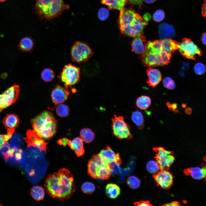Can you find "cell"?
Listing matches in <instances>:
<instances>
[{"mask_svg":"<svg viewBox=\"0 0 206 206\" xmlns=\"http://www.w3.org/2000/svg\"><path fill=\"white\" fill-rule=\"evenodd\" d=\"M24 140L27 144L28 148L32 147L37 148L40 152L44 151L46 152L48 142H45L33 130H28Z\"/></svg>","mask_w":206,"mask_h":206,"instance_id":"obj_13","label":"cell"},{"mask_svg":"<svg viewBox=\"0 0 206 206\" xmlns=\"http://www.w3.org/2000/svg\"><path fill=\"white\" fill-rule=\"evenodd\" d=\"M56 112L59 116L64 117L69 115V109L67 105L61 103L58 104L56 108Z\"/></svg>","mask_w":206,"mask_h":206,"instance_id":"obj_31","label":"cell"},{"mask_svg":"<svg viewBox=\"0 0 206 206\" xmlns=\"http://www.w3.org/2000/svg\"><path fill=\"white\" fill-rule=\"evenodd\" d=\"M153 177L158 185L165 189H169L173 183V176L168 170H161Z\"/></svg>","mask_w":206,"mask_h":206,"instance_id":"obj_14","label":"cell"},{"mask_svg":"<svg viewBox=\"0 0 206 206\" xmlns=\"http://www.w3.org/2000/svg\"><path fill=\"white\" fill-rule=\"evenodd\" d=\"M206 68L205 65L202 63L198 62L196 64L194 67L195 73L198 75H202L206 71Z\"/></svg>","mask_w":206,"mask_h":206,"instance_id":"obj_36","label":"cell"},{"mask_svg":"<svg viewBox=\"0 0 206 206\" xmlns=\"http://www.w3.org/2000/svg\"><path fill=\"white\" fill-rule=\"evenodd\" d=\"M129 1L133 4L140 6L142 5L143 0H129Z\"/></svg>","mask_w":206,"mask_h":206,"instance_id":"obj_44","label":"cell"},{"mask_svg":"<svg viewBox=\"0 0 206 206\" xmlns=\"http://www.w3.org/2000/svg\"><path fill=\"white\" fill-rule=\"evenodd\" d=\"M146 72L148 77L147 83L149 86L155 87L162 79L160 72L157 69L150 67L147 69Z\"/></svg>","mask_w":206,"mask_h":206,"instance_id":"obj_18","label":"cell"},{"mask_svg":"<svg viewBox=\"0 0 206 206\" xmlns=\"http://www.w3.org/2000/svg\"><path fill=\"white\" fill-rule=\"evenodd\" d=\"M159 33L161 39H171L175 35V31L172 25L163 23L159 26Z\"/></svg>","mask_w":206,"mask_h":206,"instance_id":"obj_19","label":"cell"},{"mask_svg":"<svg viewBox=\"0 0 206 206\" xmlns=\"http://www.w3.org/2000/svg\"><path fill=\"white\" fill-rule=\"evenodd\" d=\"M55 77V74L53 70L51 69H45L41 73V78L46 82H50L52 81Z\"/></svg>","mask_w":206,"mask_h":206,"instance_id":"obj_32","label":"cell"},{"mask_svg":"<svg viewBox=\"0 0 206 206\" xmlns=\"http://www.w3.org/2000/svg\"><path fill=\"white\" fill-rule=\"evenodd\" d=\"M205 180H206V177H205Z\"/></svg>","mask_w":206,"mask_h":206,"instance_id":"obj_52","label":"cell"},{"mask_svg":"<svg viewBox=\"0 0 206 206\" xmlns=\"http://www.w3.org/2000/svg\"><path fill=\"white\" fill-rule=\"evenodd\" d=\"M180 205V203L178 202L173 201L167 204L166 205L169 206H178Z\"/></svg>","mask_w":206,"mask_h":206,"instance_id":"obj_47","label":"cell"},{"mask_svg":"<svg viewBox=\"0 0 206 206\" xmlns=\"http://www.w3.org/2000/svg\"><path fill=\"white\" fill-rule=\"evenodd\" d=\"M2 205L0 204V206H2Z\"/></svg>","mask_w":206,"mask_h":206,"instance_id":"obj_51","label":"cell"},{"mask_svg":"<svg viewBox=\"0 0 206 206\" xmlns=\"http://www.w3.org/2000/svg\"><path fill=\"white\" fill-rule=\"evenodd\" d=\"M71 53L72 60L77 63L88 61L93 54V52L89 45L81 41L74 43L71 48Z\"/></svg>","mask_w":206,"mask_h":206,"instance_id":"obj_6","label":"cell"},{"mask_svg":"<svg viewBox=\"0 0 206 206\" xmlns=\"http://www.w3.org/2000/svg\"><path fill=\"white\" fill-rule=\"evenodd\" d=\"M34 43L31 38L29 37L23 38L20 40L19 47L20 49L25 52H30L33 48Z\"/></svg>","mask_w":206,"mask_h":206,"instance_id":"obj_25","label":"cell"},{"mask_svg":"<svg viewBox=\"0 0 206 206\" xmlns=\"http://www.w3.org/2000/svg\"><path fill=\"white\" fill-rule=\"evenodd\" d=\"M30 195L32 198L36 201L42 200L45 195L44 189L39 186H34L31 189Z\"/></svg>","mask_w":206,"mask_h":206,"instance_id":"obj_26","label":"cell"},{"mask_svg":"<svg viewBox=\"0 0 206 206\" xmlns=\"http://www.w3.org/2000/svg\"><path fill=\"white\" fill-rule=\"evenodd\" d=\"M80 136L83 141L86 143L92 142L94 138V134L93 131L88 128L82 129L80 131Z\"/></svg>","mask_w":206,"mask_h":206,"instance_id":"obj_27","label":"cell"},{"mask_svg":"<svg viewBox=\"0 0 206 206\" xmlns=\"http://www.w3.org/2000/svg\"><path fill=\"white\" fill-rule=\"evenodd\" d=\"M127 0H101V3L107 5L110 9L123 10Z\"/></svg>","mask_w":206,"mask_h":206,"instance_id":"obj_24","label":"cell"},{"mask_svg":"<svg viewBox=\"0 0 206 206\" xmlns=\"http://www.w3.org/2000/svg\"><path fill=\"white\" fill-rule=\"evenodd\" d=\"M19 86L14 85L0 94V112L16 101L19 95Z\"/></svg>","mask_w":206,"mask_h":206,"instance_id":"obj_12","label":"cell"},{"mask_svg":"<svg viewBox=\"0 0 206 206\" xmlns=\"http://www.w3.org/2000/svg\"><path fill=\"white\" fill-rule=\"evenodd\" d=\"M182 107H183V108H185L186 107V104H182Z\"/></svg>","mask_w":206,"mask_h":206,"instance_id":"obj_49","label":"cell"},{"mask_svg":"<svg viewBox=\"0 0 206 206\" xmlns=\"http://www.w3.org/2000/svg\"><path fill=\"white\" fill-rule=\"evenodd\" d=\"M104 161L108 164L115 163L120 165L121 159L119 153H116L109 146L102 150L98 154Z\"/></svg>","mask_w":206,"mask_h":206,"instance_id":"obj_15","label":"cell"},{"mask_svg":"<svg viewBox=\"0 0 206 206\" xmlns=\"http://www.w3.org/2000/svg\"><path fill=\"white\" fill-rule=\"evenodd\" d=\"M14 130L15 129H8L6 134H0V150L4 144L10 139Z\"/></svg>","mask_w":206,"mask_h":206,"instance_id":"obj_35","label":"cell"},{"mask_svg":"<svg viewBox=\"0 0 206 206\" xmlns=\"http://www.w3.org/2000/svg\"><path fill=\"white\" fill-rule=\"evenodd\" d=\"M6 0H0V2H4Z\"/></svg>","mask_w":206,"mask_h":206,"instance_id":"obj_50","label":"cell"},{"mask_svg":"<svg viewBox=\"0 0 206 206\" xmlns=\"http://www.w3.org/2000/svg\"><path fill=\"white\" fill-rule=\"evenodd\" d=\"M201 39L202 43L205 45L206 46V32L203 33L202 34Z\"/></svg>","mask_w":206,"mask_h":206,"instance_id":"obj_45","label":"cell"},{"mask_svg":"<svg viewBox=\"0 0 206 206\" xmlns=\"http://www.w3.org/2000/svg\"><path fill=\"white\" fill-rule=\"evenodd\" d=\"M69 7L63 0H35L34 8L40 18L50 20L60 15Z\"/></svg>","mask_w":206,"mask_h":206,"instance_id":"obj_4","label":"cell"},{"mask_svg":"<svg viewBox=\"0 0 206 206\" xmlns=\"http://www.w3.org/2000/svg\"><path fill=\"white\" fill-rule=\"evenodd\" d=\"M192 112V110L191 108L190 107H188L186 108L185 110V112L187 114H191Z\"/></svg>","mask_w":206,"mask_h":206,"instance_id":"obj_46","label":"cell"},{"mask_svg":"<svg viewBox=\"0 0 206 206\" xmlns=\"http://www.w3.org/2000/svg\"><path fill=\"white\" fill-rule=\"evenodd\" d=\"M126 183L128 186L132 189L138 188L140 184V179L134 175L128 177L126 180Z\"/></svg>","mask_w":206,"mask_h":206,"instance_id":"obj_33","label":"cell"},{"mask_svg":"<svg viewBox=\"0 0 206 206\" xmlns=\"http://www.w3.org/2000/svg\"><path fill=\"white\" fill-rule=\"evenodd\" d=\"M178 49L179 52L184 57L191 60H195L197 56L203 54L201 49L191 39H183L178 42Z\"/></svg>","mask_w":206,"mask_h":206,"instance_id":"obj_9","label":"cell"},{"mask_svg":"<svg viewBox=\"0 0 206 206\" xmlns=\"http://www.w3.org/2000/svg\"><path fill=\"white\" fill-rule=\"evenodd\" d=\"M166 105L170 110L174 111L175 112H178V110L177 109V104L176 103L171 104L170 102H168L167 103Z\"/></svg>","mask_w":206,"mask_h":206,"instance_id":"obj_40","label":"cell"},{"mask_svg":"<svg viewBox=\"0 0 206 206\" xmlns=\"http://www.w3.org/2000/svg\"><path fill=\"white\" fill-rule=\"evenodd\" d=\"M151 104L150 98L146 96H142L137 99L136 104L140 109L144 110L148 108Z\"/></svg>","mask_w":206,"mask_h":206,"instance_id":"obj_28","label":"cell"},{"mask_svg":"<svg viewBox=\"0 0 206 206\" xmlns=\"http://www.w3.org/2000/svg\"><path fill=\"white\" fill-rule=\"evenodd\" d=\"M147 171L150 173L155 174L161 170L160 166L156 161L150 160L148 161L146 165Z\"/></svg>","mask_w":206,"mask_h":206,"instance_id":"obj_30","label":"cell"},{"mask_svg":"<svg viewBox=\"0 0 206 206\" xmlns=\"http://www.w3.org/2000/svg\"><path fill=\"white\" fill-rule=\"evenodd\" d=\"M132 119L133 122L140 129L144 127V119L141 112L138 111L133 112L132 115Z\"/></svg>","mask_w":206,"mask_h":206,"instance_id":"obj_29","label":"cell"},{"mask_svg":"<svg viewBox=\"0 0 206 206\" xmlns=\"http://www.w3.org/2000/svg\"><path fill=\"white\" fill-rule=\"evenodd\" d=\"M80 68L71 64L64 66L60 75V79L66 89L77 83L80 81Z\"/></svg>","mask_w":206,"mask_h":206,"instance_id":"obj_10","label":"cell"},{"mask_svg":"<svg viewBox=\"0 0 206 206\" xmlns=\"http://www.w3.org/2000/svg\"><path fill=\"white\" fill-rule=\"evenodd\" d=\"M163 85L164 87L169 89H174L175 86L174 81L169 77L165 78L163 80Z\"/></svg>","mask_w":206,"mask_h":206,"instance_id":"obj_38","label":"cell"},{"mask_svg":"<svg viewBox=\"0 0 206 206\" xmlns=\"http://www.w3.org/2000/svg\"><path fill=\"white\" fill-rule=\"evenodd\" d=\"M153 150L156 153V160L161 170H168L175 160L173 152L166 150L162 147L154 148Z\"/></svg>","mask_w":206,"mask_h":206,"instance_id":"obj_11","label":"cell"},{"mask_svg":"<svg viewBox=\"0 0 206 206\" xmlns=\"http://www.w3.org/2000/svg\"><path fill=\"white\" fill-rule=\"evenodd\" d=\"M83 142L81 138L79 137H76L72 140H69L68 145L78 157L82 156L84 153Z\"/></svg>","mask_w":206,"mask_h":206,"instance_id":"obj_21","label":"cell"},{"mask_svg":"<svg viewBox=\"0 0 206 206\" xmlns=\"http://www.w3.org/2000/svg\"><path fill=\"white\" fill-rule=\"evenodd\" d=\"M81 189L83 193L87 194H91L95 191V187L93 183L86 182L82 184Z\"/></svg>","mask_w":206,"mask_h":206,"instance_id":"obj_34","label":"cell"},{"mask_svg":"<svg viewBox=\"0 0 206 206\" xmlns=\"http://www.w3.org/2000/svg\"><path fill=\"white\" fill-rule=\"evenodd\" d=\"M165 13L164 11L161 9L158 10L153 14V19L157 22L162 21L165 18Z\"/></svg>","mask_w":206,"mask_h":206,"instance_id":"obj_37","label":"cell"},{"mask_svg":"<svg viewBox=\"0 0 206 206\" xmlns=\"http://www.w3.org/2000/svg\"><path fill=\"white\" fill-rule=\"evenodd\" d=\"M112 119V129L113 135L119 139H130L132 138V135L130 131V126L124 120L122 116L114 115Z\"/></svg>","mask_w":206,"mask_h":206,"instance_id":"obj_7","label":"cell"},{"mask_svg":"<svg viewBox=\"0 0 206 206\" xmlns=\"http://www.w3.org/2000/svg\"><path fill=\"white\" fill-rule=\"evenodd\" d=\"M135 205L137 206H150L151 205L150 203L148 201H140L139 202L135 203Z\"/></svg>","mask_w":206,"mask_h":206,"instance_id":"obj_43","label":"cell"},{"mask_svg":"<svg viewBox=\"0 0 206 206\" xmlns=\"http://www.w3.org/2000/svg\"><path fill=\"white\" fill-rule=\"evenodd\" d=\"M178 42L171 39L149 41L145 44L142 54V61L147 66H165L169 64L172 54L178 49Z\"/></svg>","mask_w":206,"mask_h":206,"instance_id":"obj_1","label":"cell"},{"mask_svg":"<svg viewBox=\"0 0 206 206\" xmlns=\"http://www.w3.org/2000/svg\"><path fill=\"white\" fill-rule=\"evenodd\" d=\"M204 163L201 167H196L187 168L184 170L185 174L192 177L193 178L200 180L206 176V156L203 158Z\"/></svg>","mask_w":206,"mask_h":206,"instance_id":"obj_17","label":"cell"},{"mask_svg":"<svg viewBox=\"0 0 206 206\" xmlns=\"http://www.w3.org/2000/svg\"><path fill=\"white\" fill-rule=\"evenodd\" d=\"M3 123L7 130L15 129L19 122L18 116L14 114L7 115L3 120Z\"/></svg>","mask_w":206,"mask_h":206,"instance_id":"obj_22","label":"cell"},{"mask_svg":"<svg viewBox=\"0 0 206 206\" xmlns=\"http://www.w3.org/2000/svg\"><path fill=\"white\" fill-rule=\"evenodd\" d=\"M120 187L115 184L109 183L106 187V194L108 197L111 199L117 198L120 195Z\"/></svg>","mask_w":206,"mask_h":206,"instance_id":"obj_23","label":"cell"},{"mask_svg":"<svg viewBox=\"0 0 206 206\" xmlns=\"http://www.w3.org/2000/svg\"><path fill=\"white\" fill-rule=\"evenodd\" d=\"M31 123L33 130L43 139H50L56 132L57 121L49 111L41 112L31 120Z\"/></svg>","mask_w":206,"mask_h":206,"instance_id":"obj_3","label":"cell"},{"mask_svg":"<svg viewBox=\"0 0 206 206\" xmlns=\"http://www.w3.org/2000/svg\"><path fill=\"white\" fill-rule=\"evenodd\" d=\"M70 94V92L66 88L58 85L53 90L51 93L52 101L56 105L62 103L67 99Z\"/></svg>","mask_w":206,"mask_h":206,"instance_id":"obj_16","label":"cell"},{"mask_svg":"<svg viewBox=\"0 0 206 206\" xmlns=\"http://www.w3.org/2000/svg\"><path fill=\"white\" fill-rule=\"evenodd\" d=\"M109 15V11L106 8H101L98 11V17L102 21H104L106 20L108 18Z\"/></svg>","mask_w":206,"mask_h":206,"instance_id":"obj_39","label":"cell"},{"mask_svg":"<svg viewBox=\"0 0 206 206\" xmlns=\"http://www.w3.org/2000/svg\"><path fill=\"white\" fill-rule=\"evenodd\" d=\"M146 3L148 4H151L155 2L156 0H143Z\"/></svg>","mask_w":206,"mask_h":206,"instance_id":"obj_48","label":"cell"},{"mask_svg":"<svg viewBox=\"0 0 206 206\" xmlns=\"http://www.w3.org/2000/svg\"><path fill=\"white\" fill-rule=\"evenodd\" d=\"M145 38L143 35L135 38L131 43L132 52L138 54H142L145 49Z\"/></svg>","mask_w":206,"mask_h":206,"instance_id":"obj_20","label":"cell"},{"mask_svg":"<svg viewBox=\"0 0 206 206\" xmlns=\"http://www.w3.org/2000/svg\"><path fill=\"white\" fill-rule=\"evenodd\" d=\"M87 167L88 174L95 179L106 180L112 175L109 164L102 160L98 154L92 156Z\"/></svg>","mask_w":206,"mask_h":206,"instance_id":"obj_5","label":"cell"},{"mask_svg":"<svg viewBox=\"0 0 206 206\" xmlns=\"http://www.w3.org/2000/svg\"><path fill=\"white\" fill-rule=\"evenodd\" d=\"M148 20L137 13L135 19L127 26L120 30L122 34L135 38L142 35L144 28L147 25Z\"/></svg>","mask_w":206,"mask_h":206,"instance_id":"obj_8","label":"cell"},{"mask_svg":"<svg viewBox=\"0 0 206 206\" xmlns=\"http://www.w3.org/2000/svg\"><path fill=\"white\" fill-rule=\"evenodd\" d=\"M44 185L50 196L60 201L69 198L76 190L73 177L65 168L48 175Z\"/></svg>","mask_w":206,"mask_h":206,"instance_id":"obj_2","label":"cell"},{"mask_svg":"<svg viewBox=\"0 0 206 206\" xmlns=\"http://www.w3.org/2000/svg\"><path fill=\"white\" fill-rule=\"evenodd\" d=\"M69 140L67 138H63L59 139L58 140L57 143L60 145H62L64 146H65L68 144Z\"/></svg>","mask_w":206,"mask_h":206,"instance_id":"obj_41","label":"cell"},{"mask_svg":"<svg viewBox=\"0 0 206 206\" xmlns=\"http://www.w3.org/2000/svg\"><path fill=\"white\" fill-rule=\"evenodd\" d=\"M201 15L206 18V0H204L201 7Z\"/></svg>","mask_w":206,"mask_h":206,"instance_id":"obj_42","label":"cell"}]
</instances>
